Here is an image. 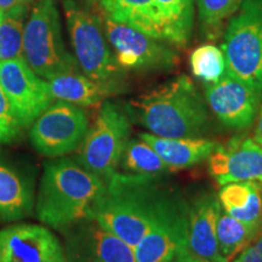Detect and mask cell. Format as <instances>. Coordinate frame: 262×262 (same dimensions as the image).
<instances>
[{"instance_id": "cell-1", "label": "cell", "mask_w": 262, "mask_h": 262, "mask_svg": "<svg viewBox=\"0 0 262 262\" xmlns=\"http://www.w3.org/2000/svg\"><path fill=\"white\" fill-rule=\"evenodd\" d=\"M158 179L116 171L106 180V189L91 208L89 219L135 249L168 191Z\"/></svg>"}, {"instance_id": "cell-2", "label": "cell", "mask_w": 262, "mask_h": 262, "mask_svg": "<svg viewBox=\"0 0 262 262\" xmlns=\"http://www.w3.org/2000/svg\"><path fill=\"white\" fill-rule=\"evenodd\" d=\"M106 181L77 160L61 158L45 165L35 208L39 221L66 231L89 219L95 202L103 194Z\"/></svg>"}, {"instance_id": "cell-3", "label": "cell", "mask_w": 262, "mask_h": 262, "mask_svg": "<svg viewBox=\"0 0 262 262\" xmlns=\"http://www.w3.org/2000/svg\"><path fill=\"white\" fill-rule=\"evenodd\" d=\"M129 111L150 134L168 139L201 136L209 119L204 98L185 74L141 95Z\"/></svg>"}, {"instance_id": "cell-4", "label": "cell", "mask_w": 262, "mask_h": 262, "mask_svg": "<svg viewBox=\"0 0 262 262\" xmlns=\"http://www.w3.org/2000/svg\"><path fill=\"white\" fill-rule=\"evenodd\" d=\"M63 10L80 71L111 95L118 93L124 70L111 48L101 17L74 0H63Z\"/></svg>"}, {"instance_id": "cell-5", "label": "cell", "mask_w": 262, "mask_h": 262, "mask_svg": "<svg viewBox=\"0 0 262 262\" xmlns=\"http://www.w3.org/2000/svg\"><path fill=\"white\" fill-rule=\"evenodd\" d=\"M222 51L227 73L248 85L262 101V0H242L226 27Z\"/></svg>"}, {"instance_id": "cell-6", "label": "cell", "mask_w": 262, "mask_h": 262, "mask_svg": "<svg viewBox=\"0 0 262 262\" xmlns=\"http://www.w3.org/2000/svg\"><path fill=\"white\" fill-rule=\"evenodd\" d=\"M24 57L29 67L44 79L80 70L66 49L60 12L55 0H39L25 26Z\"/></svg>"}, {"instance_id": "cell-7", "label": "cell", "mask_w": 262, "mask_h": 262, "mask_svg": "<svg viewBox=\"0 0 262 262\" xmlns=\"http://www.w3.org/2000/svg\"><path fill=\"white\" fill-rule=\"evenodd\" d=\"M130 129V118L125 111L111 101H104L94 125L78 148L77 162L106 181L118 171Z\"/></svg>"}, {"instance_id": "cell-8", "label": "cell", "mask_w": 262, "mask_h": 262, "mask_svg": "<svg viewBox=\"0 0 262 262\" xmlns=\"http://www.w3.org/2000/svg\"><path fill=\"white\" fill-rule=\"evenodd\" d=\"M189 205L182 195L168 189L145 237L135 248L137 262H169L188 253Z\"/></svg>"}, {"instance_id": "cell-9", "label": "cell", "mask_w": 262, "mask_h": 262, "mask_svg": "<svg viewBox=\"0 0 262 262\" xmlns=\"http://www.w3.org/2000/svg\"><path fill=\"white\" fill-rule=\"evenodd\" d=\"M100 17L111 48L123 70L168 71L178 66L179 54L170 42L120 24L103 11Z\"/></svg>"}, {"instance_id": "cell-10", "label": "cell", "mask_w": 262, "mask_h": 262, "mask_svg": "<svg viewBox=\"0 0 262 262\" xmlns=\"http://www.w3.org/2000/svg\"><path fill=\"white\" fill-rule=\"evenodd\" d=\"M88 130L89 119L83 108L57 101L32 124L29 139L40 155L55 158L79 148Z\"/></svg>"}, {"instance_id": "cell-11", "label": "cell", "mask_w": 262, "mask_h": 262, "mask_svg": "<svg viewBox=\"0 0 262 262\" xmlns=\"http://www.w3.org/2000/svg\"><path fill=\"white\" fill-rule=\"evenodd\" d=\"M0 86L25 129L31 126L54 100L48 81L29 67L25 57L0 62Z\"/></svg>"}, {"instance_id": "cell-12", "label": "cell", "mask_w": 262, "mask_h": 262, "mask_svg": "<svg viewBox=\"0 0 262 262\" xmlns=\"http://www.w3.org/2000/svg\"><path fill=\"white\" fill-rule=\"evenodd\" d=\"M66 233V262H137L135 249L93 219L71 226Z\"/></svg>"}, {"instance_id": "cell-13", "label": "cell", "mask_w": 262, "mask_h": 262, "mask_svg": "<svg viewBox=\"0 0 262 262\" xmlns=\"http://www.w3.org/2000/svg\"><path fill=\"white\" fill-rule=\"evenodd\" d=\"M0 262H66L64 249L47 227L10 226L0 229Z\"/></svg>"}, {"instance_id": "cell-14", "label": "cell", "mask_w": 262, "mask_h": 262, "mask_svg": "<svg viewBox=\"0 0 262 262\" xmlns=\"http://www.w3.org/2000/svg\"><path fill=\"white\" fill-rule=\"evenodd\" d=\"M205 101L225 126L247 129L256 119L261 98L243 81L226 73L217 83L205 85Z\"/></svg>"}, {"instance_id": "cell-15", "label": "cell", "mask_w": 262, "mask_h": 262, "mask_svg": "<svg viewBox=\"0 0 262 262\" xmlns=\"http://www.w3.org/2000/svg\"><path fill=\"white\" fill-rule=\"evenodd\" d=\"M209 172L219 185L262 182V145L254 137L238 136L219 145L209 157Z\"/></svg>"}, {"instance_id": "cell-16", "label": "cell", "mask_w": 262, "mask_h": 262, "mask_svg": "<svg viewBox=\"0 0 262 262\" xmlns=\"http://www.w3.org/2000/svg\"><path fill=\"white\" fill-rule=\"evenodd\" d=\"M221 204L212 193H203L189 205L188 254L203 262H228L217 243L216 226Z\"/></svg>"}, {"instance_id": "cell-17", "label": "cell", "mask_w": 262, "mask_h": 262, "mask_svg": "<svg viewBox=\"0 0 262 262\" xmlns=\"http://www.w3.org/2000/svg\"><path fill=\"white\" fill-rule=\"evenodd\" d=\"M33 206L32 178L0 150V224L28 217Z\"/></svg>"}, {"instance_id": "cell-18", "label": "cell", "mask_w": 262, "mask_h": 262, "mask_svg": "<svg viewBox=\"0 0 262 262\" xmlns=\"http://www.w3.org/2000/svg\"><path fill=\"white\" fill-rule=\"evenodd\" d=\"M139 137L158 153L163 162L169 166L170 171H178L196 165L208 159L219 147L215 141L201 137L168 139L156 136L150 133H142Z\"/></svg>"}, {"instance_id": "cell-19", "label": "cell", "mask_w": 262, "mask_h": 262, "mask_svg": "<svg viewBox=\"0 0 262 262\" xmlns=\"http://www.w3.org/2000/svg\"><path fill=\"white\" fill-rule=\"evenodd\" d=\"M100 5L111 18L150 37L168 41L157 0H101Z\"/></svg>"}, {"instance_id": "cell-20", "label": "cell", "mask_w": 262, "mask_h": 262, "mask_svg": "<svg viewBox=\"0 0 262 262\" xmlns=\"http://www.w3.org/2000/svg\"><path fill=\"white\" fill-rule=\"evenodd\" d=\"M217 198L227 214L250 227L260 228L262 225L261 182L227 183L222 186Z\"/></svg>"}, {"instance_id": "cell-21", "label": "cell", "mask_w": 262, "mask_h": 262, "mask_svg": "<svg viewBox=\"0 0 262 262\" xmlns=\"http://www.w3.org/2000/svg\"><path fill=\"white\" fill-rule=\"evenodd\" d=\"M48 84L52 97L79 107L98 106L111 95L80 70L55 75L48 80Z\"/></svg>"}, {"instance_id": "cell-22", "label": "cell", "mask_w": 262, "mask_h": 262, "mask_svg": "<svg viewBox=\"0 0 262 262\" xmlns=\"http://www.w3.org/2000/svg\"><path fill=\"white\" fill-rule=\"evenodd\" d=\"M168 34V42L186 47L192 35L194 0H157Z\"/></svg>"}, {"instance_id": "cell-23", "label": "cell", "mask_w": 262, "mask_h": 262, "mask_svg": "<svg viewBox=\"0 0 262 262\" xmlns=\"http://www.w3.org/2000/svg\"><path fill=\"white\" fill-rule=\"evenodd\" d=\"M123 172L160 178L170 172L169 166L158 153L143 140H129L120 158L119 166Z\"/></svg>"}, {"instance_id": "cell-24", "label": "cell", "mask_w": 262, "mask_h": 262, "mask_svg": "<svg viewBox=\"0 0 262 262\" xmlns=\"http://www.w3.org/2000/svg\"><path fill=\"white\" fill-rule=\"evenodd\" d=\"M257 231L258 228L250 227L227 214L221 206L216 226V234L222 256L228 262L233 260L244 248L251 243Z\"/></svg>"}, {"instance_id": "cell-25", "label": "cell", "mask_w": 262, "mask_h": 262, "mask_svg": "<svg viewBox=\"0 0 262 262\" xmlns=\"http://www.w3.org/2000/svg\"><path fill=\"white\" fill-rule=\"evenodd\" d=\"M242 0H196L202 31L209 40H216L222 34L225 24L231 19Z\"/></svg>"}, {"instance_id": "cell-26", "label": "cell", "mask_w": 262, "mask_h": 262, "mask_svg": "<svg viewBox=\"0 0 262 262\" xmlns=\"http://www.w3.org/2000/svg\"><path fill=\"white\" fill-rule=\"evenodd\" d=\"M26 6L19 4L8 10L0 25V62L24 57Z\"/></svg>"}, {"instance_id": "cell-27", "label": "cell", "mask_w": 262, "mask_h": 262, "mask_svg": "<svg viewBox=\"0 0 262 262\" xmlns=\"http://www.w3.org/2000/svg\"><path fill=\"white\" fill-rule=\"evenodd\" d=\"M192 73L196 79L206 84L217 83L227 73L224 51L212 44L196 48L189 57Z\"/></svg>"}, {"instance_id": "cell-28", "label": "cell", "mask_w": 262, "mask_h": 262, "mask_svg": "<svg viewBox=\"0 0 262 262\" xmlns=\"http://www.w3.org/2000/svg\"><path fill=\"white\" fill-rule=\"evenodd\" d=\"M24 129L0 86V145L11 143L19 139Z\"/></svg>"}, {"instance_id": "cell-29", "label": "cell", "mask_w": 262, "mask_h": 262, "mask_svg": "<svg viewBox=\"0 0 262 262\" xmlns=\"http://www.w3.org/2000/svg\"><path fill=\"white\" fill-rule=\"evenodd\" d=\"M231 262H262V255L258 253L253 244H249Z\"/></svg>"}, {"instance_id": "cell-30", "label": "cell", "mask_w": 262, "mask_h": 262, "mask_svg": "<svg viewBox=\"0 0 262 262\" xmlns=\"http://www.w3.org/2000/svg\"><path fill=\"white\" fill-rule=\"evenodd\" d=\"M255 120H256V125H255L254 139L262 145V106L258 108L256 119Z\"/></svg>"}, {"instance_id": "cell-31", "label": "cell", "mask_w": 262, "mask_h": 262, "mask_svg": "<svg viewBox=\"0 0 262 262\" xmlns=\"http://www.w3.org/2000/svg\"><path fill=\"white\" fill-rule=\"evenodd\" d=\"M26 0H0V9L8 11V10L15 8V6L24 4Z\"/></svg>"}, {"instance_id": "cell-32", "label": "cell", "mask_w": 262, "mask_h": 262, "mask_svg": "<svg viewBox=\"0 0 262 262\" xmlns=\"http://www.w3.org/2000/svg\"><path fill=\"white\" fill-rule=\"evenodd\" d=\"M250 244H253L254 247L256 248V250L258 251V253L262 255V225L260 226L257 233L255 234V237L253 238V241H251Z\"/></svg>"}, {"instance_id": "cell-33", "label": "cell", "mask_w": 262, "mask_h": 262, "mask_svg": "<svg viewBox=\"0 0 262 262\" xmlns=\"http://www.w3.org/2000/svg\"><path fill=\"white\" fill-rule=\"evenodd\" d=\"M175 262H203V261L194 256H192L191 254L185 253V254L180 255L178 258H175Z\"/></svg>"}, {"instance_id": "cell-34", "label": "cell", "mask_w": 262, "mask_h": 262, "mask_svg": "<svg viewBox=\"0 0 262 262\" xmlns=\"http://www.w3.org/2000/svg\"><path fill=\"white\" fill-rule=\"evenodd\" d=\"M5 10H3V9H0V25L3 24V21H4V18H5Z\"/></svg>"}, {"instance_id": "cell-35", "label": "cell", "mask_w": 262, "mask_h": 262, "mask_svg": "<svg viewBox=\"0 0 262 262\" xmlns=\"http://www.w3.org/2000/svg\"><path fill=\"white\" fill-rule=\"evenodd\" d=\"M83 2H85L86 4H89V5H95V4H97V3H100L101 0H83Z\"/></svg>"}, {"instance_id": "cell-36", "label": "cell", "mask_w": 262, "mask_h": 262, "mask_svg": "<svg viewBox=\"0 0 262 262\" xmlns=\"http://www.w3.org/2000/svg\"><path fill=\"white\" fill-rule=\"evenodd\" d=\"M261 191H262V182H261Z\"/></svg>"}, {"instance_id": "cell-37", "label": "cell", "mask_w": 262, "mask_h": 262, "mask_svg": "<svg viewBox=\"0 0 262 262\" xmlns=\"http://www.w3.org/2000/svg\"><path fill=\"white\" fill-rule=\"evenodd\" d=\"M169 262H175V260H173V261H169Z\"/></svg>"}]
</instances>
